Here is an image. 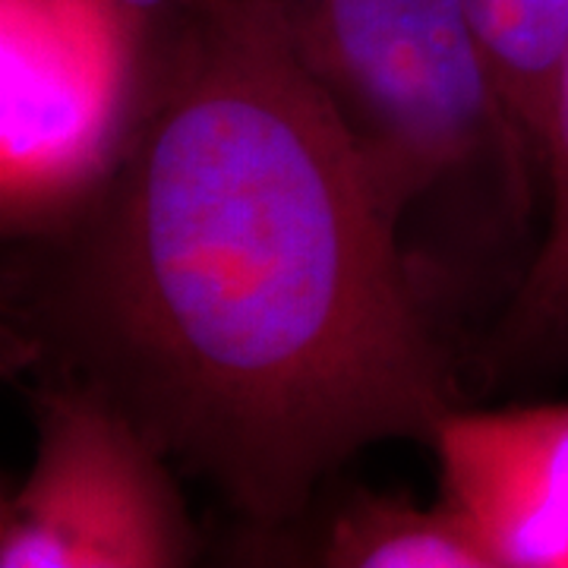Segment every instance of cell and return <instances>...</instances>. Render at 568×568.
I'll list each match as a JSON object with an SVG mask.
<instances>
[{
  "instance_id": "cell-3",
  "label": "cell",
  "mask_w": 568,
  "mask_h": 568,
  "mask_svg": "<svg viewBox=\"0 0 568 568\" xmlns=\"http://www.w3.org/2000/svg\"><path fill=\"white\" fill-rule=\"evenodd\" d=\"M152 44L102 0H3V205L61 222L140 118Z\"/></svg>"
},
{
  "instance_id": "cell-1",
  "label": "cell",
  "mask_w": 568,
  "mask_h": 568,
  "mask_svg": "<svg viewBox=\"0 0 568 568\" xmlns=\"http://www.w3.org/2000/svg\"><path fill=\"white\" fill-rule=\"evenodd\" d=\"M26 328L67 386L265 528L458 407L439 297L260 0H196L155 41L136 126L44 250Z\"/></svg>"
},
{
  "instance_id": "cell-2",
  "label": "cell",
  "mask_w": 568,
  "mask_h": 568,
  "mask_svg": "<svg viewBox=\"0 0 568 568\" xmlns=\"http://www.w3.org/2000/svg\"><path fill=\"white\" fill-rule=\"evenodd\" d=\"M260 3L361 149L436 297L489 263L530 272L544 164L465 0Z\"/></svg>"
},
{
  "instance_id": "cell-6",
  "label": "cell",
  "mask_w": 568,
  "mask_h": 568,
  "mask_svg": "<svg viewBox=\"0 0 568 568\" xmlns=\"http://www.w3.org/2000/svg\"><path fill=\"white\" fill-rule=\"evenodd\" d=\"M323 562L335 568H496L487 547L448 506H414L361 493L332 521Z\"/></svg>"
},
{
  "instance_id": "cell-7",
  "label": "cell",
  "mask_w": 568,
  "mask_h": 568,
  "mask_svg": "<svg viewBox=\"0 0 568 568\" xmlns=\"http://www.w3.org/2000/svg\"><path fill=\"white\" fill-rule=\"evenodd\" d=\"M465 7L493 77L547 171L556 85L568 51V0H465Z\"/></svg>"
},
{
  "instance_id": "cell-9",
  "label": "cell",
  "mask_w": 568,
  "mask_h": 568,
  "mask_svg": "<svg viewBox=\"0 0 568 568\" xmlns=\"http://www.w3.org/2000/svg\"><path fill=\"white\" fill-rule=\"evenodd\" d=\"M108 10H114L126 26H133L140 36L149 41H159L174 26L186 17V10L196 0H102Z\"/></svg>"
},
{
  "instance_id": "cell-4",
  "label": "cell",
  "mask_w": 568,
  "mask_h": 568,
  "mask_svg": "<svg viewBox=\"0 0 568 568\" xmlns=\"http://www.w3.org/2000/svg\"><path fill=\"white\" fill-rule=\"evenodd\" d=\"M36 405V458L0 511V566L193 562V521L162 448L89 388L58 383Z\"/></svg>"
},
{
  "instance_id": "cell-8",
  "label": "cell",
  "mask_w": 568,
  "mask_h": 568,
  "mask_svg": "<svg viewBox=\"0 0 568 568\" xmlns=\"http://www.w3.org/2000/svg\"><path fill=\"white\" fill-rule=\"evenodd\" d=\"M547 224L528 278L503 320L506 354H547L568 310V51L547 142Z\"/></svg>"
},
{
  "instance_id": "cell-5",
  "label": "cell",
  "mask_w": 568,
  "mask_h": 568,
  "mask_svg": "<svg viewBox=\"0 0 568 568\" xmlns=\"http://www.w3.org/2000/svg\"><path fill=\"white\" fill-rule=\"evenodd\" d=\"M439 499L496 568H568V402L448 410L433 439Z\"/></svg>"
},
{
  "instance_id": "cell-10",
  "label": "cell",
  "mask_w": 568,
  "mask_h": 568,
  "mask_svg": "<svg viewBox=\"0 0 568 568\" xmlns=\"http://www.w3.org/2000/svg\"><path fill=\"white\" fill-rule=\"evenodd\" d=\"M547 354H568V310L559 328H556V335H552V342H549Z\"/></svg>"
}]
</instances>
